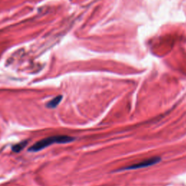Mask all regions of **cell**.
<instances>
[{
    "mask_svg": "<svg viewBox=\"0 0 186 186\" xmlns=\"http://www.w3.org/2000/svg\"><path fill=\"white\" fill-rule=\"evenodd\" d=\"M73 137L67 135H57L44 138L38 141L36 144L32 146L29 149L31 152H37L44 149L46 147H48L55 143H68L74 140Z\"/></svg>",
    "mask_w": 186,
    "mask_h": 186,
    "instance_id": "obj_1",
    "label": "cell"
},
{
    "mask_svg": "<svg viewBox=\"0 0 186 186\" xmlns=\"http://www.w3.org/2000/svg\"><path fill=\"white\" fill-rule=\"evenodd\" d=\"M161 161V158L159 157V156H155V157H152L150 158V159H148L146 160H144V161H140V162L137 163V164H134L129 165V166L124 167V168L121 169L119 170L120 171L122 170H137V169H142L145 168V167H150L152 165L156 164Z\"/></svg>",
    "mask_w": 186,
    "mask_h": 186,
    "instance_id": "obj_2",
    "label": "cell"
},
{
    "mask_svg": "<svg viewBox=\"0 0 186 186\" xmlns=\"http://www.w3.org/2000/svg\"><path fill=\"white\" fill-rule=\"evenodd\" d=\"M63 99L62 95H59L57 96L56 98H55L54 99L52 100H50L49 103H47L46 106L50 108H55V107H57V105L60 103V102L61 101V100Z\"/></svg>",
    "mask_w": 186,
    "mask_h": 186,
    "instance_id": "obj_3",
    "label": "cell"
},
{
    "mask_svg": "<svg viewBox=\"0 0 186 186\" xmlns=\"http://www.w3.org/2000/svg\"><path fill=\"white\" fill-rule=\"evenodd\" d=\"M27 145V141H24V142H21L18 144H16L15 146H14L12 147V150L15 153H18V152H20V150H23L24 148H25L26 146Z\"/></svg>",
    "mask_w": 186,
    "mask_h": 186,
    "instance_id": "obj_4",
    "label": "cell"
}]
</instances>
